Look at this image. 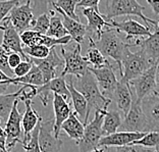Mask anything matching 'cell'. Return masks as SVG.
<instances>
[{
	"instance_id": "43",
	"label": "cell",
	"mask_w": 159,
	"mask_h": 152,
	"mask_svg": "<svg viewBox=\"0 0 159 152\" xmlns=\"http://www.w3.org/2000/svg\"><path fill=\"white\" fill-rule=\"evenodd\" d=\"M21 61H23V59H21V56L19 53L11 52V53L8 54V66L12 71L19 66Z\"/></svg>"
},
{
	"instance_id": "16",
	"label": "cell",
	"mask_w": 159,
	"mask_h": 152,
	"mask_svg": "<svg viewBox=\"0 0 159 152\" xmlns=\"http://www.w3.org/2000/svg\"><path fill=\"white\" fill-rule=\"evenodd\" d=\"M30 58L35 66H37L40 68V71H42L45 84L50 82L54 78L59 77L57 70L64 66V60L60 58L55 48H51L49 55L44 59H37L32 58V57H30Z\"/></svg>"
},
{
	"instance_id": "4",
	"label": "cell",
	"mask_w": 159,
	"mask_h": 152,
	"mask_svg": "<svg viewBox=\"0 0 159 152\" xmlns=\"http://www.w3.org/2000/svg\"><path fill=\"white\" fill-rule=\"evenodd\" d=\"M152 64L154 63L142 50L139 49L137 52H132L129 50V46L126 47L121 61L122 75L120 80L129 83L146 71Z\"/></svg>"
},
{
	"instance_id": "17",
	"label": "cell",
	"mask_w": 159,
	"mask_h": 152,
	"mask_svg": "<svg viewBox=\"0 0 159 152\" xmlns=\"http://www.w3.org/2000/svg\"><path fill=\"white\" fill-rule=\"evenodd\" d=\"M83 16H84L88 23L86 26L87 36L92 40H98L101 37V34L104 31V27L110 28V23L104 19L100 12H96L93 8H83ZM86 36V37H87Z\"/></svg>"
},
{
	"instance_id": "6",
	"label": "cell",
	"mask_w": 159,
	"mask_h": 152,
	"mask_svg": "<svg viewBox=\"0 0 159 152\" xmlns=\"http://www.w3.org/2000/svg\"><path fill=\"white\" fill-rule=\"evenodd\" d=\"M133 91V90H132ZM120 132H133V133H148L149 126H148L147 118L143 111L142 103L135 96L133 92V102L129 113H126L122 119L121 126L119 127Z\"/></svg>"
},
{
	"instance_id": "24",
	"label": "cell",
	"mask_w": 159,
	"mask_h": 152,
	"mask_svg": "<svg viewBox=\"0 0 159 152\" xmlns=\"http://www.w3.org/2000/svg\"><path fill=\"white\" fill-rule=\"evenodd\" d=\"M25 105H26V110H25L23 119H21V128H23V140L20 141V144H26L31 138V134L34 131L35 128L41 121L42 117L36 113L32 107V100H25Z\"/></svg>"
},
{
	"instance_id": "27",
	"label": "cell",
	"mask_w": 159,
	"mask_h": 152,
	"mask_svg": "<svg viewBox=\"0 0 159 152\" xmlns=\"http://www.w3.org/2000/svg\"><path fill=\"white\" fill-rule=\"evenodd\" d=\"M99 110V109H98ZM104 114V119L102 124V130L104 133V136L111 135L113 133H116L119 127L121 126L124 115L119 110L116 109H100Z\"/></svg>"
},
{
	"instance_id": "10",
	"label": "cell",
	"mask_w": 159,
	"mask_h": 152,
	"mask_svg": "<svg viewBox=\"0 0 159 152\" xmlns=\"http://www.w3.org/2000/svg\"><path fill=\"white\" fill-rule=\"evenodd\" d=\"M20 100L17 99L14 103L12 107V110L10 113L8 118L5 122L4 131L6 133V147L7 151L10 152V150L13 147H16L17 143L21 141V135H23V128H21V119H23V115L19 111V105Z\"/></svg>"
},
{
	"instance_id": "22",
	"label": "cell",
	"mask_w": 159,
	"mask_h": 152,
	"mask_svg": "<svg viewBox=\"0 0 159 152\" xmlns=\"http://www.w3.org/2000/svg\"><path fill=\"white\" fill-rule=\"evenodd\" d=\"M51 6H52V9L55 10V12L62 17V20H63L62 24H63L64 28H66L67 34L71 37V39L77 42L78 44H81V43L84 42V40L87 36V31H86L85 25H83L81 21H77L68 16H66L59 7H57L55 4H54V2L51 3Z\"/></svg>"
},
{
	"instance_id": "47",
	"label": "cell",
	"mask_w": 159,
	"mask_h": 152,
	"mask_svg": "<svg viewBox=\"0 0 159 152\" xmlns=\"http://www.w3.org/2000/svg\"><path fill=\"white\" fill-rule=\"evenodd\" d=\"M10 79H12V78L8 77V76L5 75L1 70H0V83H7ZM7 84H8V83H7Z\"/></svg>"
},
{
	"instance_id": "12",
	"label": "cell",
	"mask_w": 159,
	"mask_h": 152,
	"mask_svg": "<svg viewBox=\"0 0 159 152\" xmlns=\"http://www.w3.org/2000/svg\"><path fill=\"white\" fill-rule=\"evenodd\" d=\"M88 70L95 77L100 88V91L102 92L104 96L110 99L118 82L116 75L114 73V67L110 63H108L107 66L100 68H94L89 67Z\"/></svg>"
},
{
	"instance_id": "18",
	"label": "cell",
	"mask_w": 159,
	"mask_h": 152,
	"mask_svg": "<svg viewBox=\"0 0 159 152\" xmlns=\"http://www.w3.org/2000/svg\"><path fill=\"white\" fill-rule=\"evenodd\" d=\"M154 29V32L151 33L149 37L136 39L129 44L131 47H139V49L146 54L148 58L153 63H156L159 61V24Z\"/></svg>"
},
{
	"instance_id": "28",
	"label": "cell",
	"mask_w": 159,
	"mask_h": 152,
	"mask_svg": "<svg viewBox=\"0 0 159 152\" xmlns=\"http://www.w3.org/2000/svg\"><path fill=\"white\" fill-rule=\"evenodd\" d=\"M9 85H30V86H35V87H40L44 85V77H43L42 71H40V68L33 64L31 71L29 73L24 76L21 78H12L10 79L8 82Z\"/></svg>"
},
{
	"instance_id": "36",
	"label": "cell",
	"mask_w": 159,
	"mask_h": 152,
	"mask_svg": "<svg viewBox=\"0 0 159 152\" xmlns=\"http://www.w3.org/2000/svg\"><path fill=\"white\" fill-rule=\"evenodd\" d=\"M50 48L44 45H35L32 47H25L24 52L27 55L31 56L32 58H37V59H44L50 53Z\"/></svg>"
},
{
	"instance_id": "40",
	"label": "cell",
	"mask_w": 159,
	"mask_h": 152,
	"mask_svg": "<svg viewBox=\"0 0 159 152\" xmlns=\"http://www.w3.org/2000/svg\"><path fill=\"white\" fill-rule=\"evenodd\" d=\"M33 61L30 60L26 61V60H23L17 66L16 68L13 70V74H14V78H21L24 76H26L29 71H31L32 67H33Z\"/></svg>"
},
{
	"instance_id": "1",
	"label": "cell",
	"mask_w": 159,
	"mask_h": 152,
	"mask_svg": "<svg viewBox=\"0 0 159 152\" xmlns=\"http://www.w3.org/2000/svg\"><path fill=\"white\" fill-rule=\"evenodd\" d=\"M89 46L96 47L105 57L112 58L117 64L118 71L122 75L121 61L126 47H131V44L121 40L118 36V32L114 28H108L104 30L98 40H92L88 38Z\"/></svg>"
},
{
	"instance_id": "32",
	"label": "cell",
	"mask_w": 159,
	"mask_h": 152,
	"mask_svg": "<svg viewBox=\"0 0 159 152\" xmlns=\"http://www.w3.org/2000/svg\"><path fill=\"white\" fill-rule=\"evenodd\" d=\"M131 145H138L146 149H155L159 146V132H148L141 139L133 142Z\"/></svg>"
},
{
	"instance_id": "37",
	"label": "cell",
	"mask_w": 159,
	"mask_h": 152,
	"mask_svg": "<svg viewBox=\"0 0 159 152\" xmlns=\"http://www.w3.org/2000/svg\"><path fill=\"white\" fill-rule=\"evenodd\" d=\"M33 2V12L34 16H38L40 14L49 12L50 9H52L51 3L55 2V0H31Z\"/></svg>"
},
{
	"instance_id": "41",
	"label": "cell",
	"mask_w": 159,
	"mask_h": 152,
	"mask_svg": "<svg viewBox=\"0 0 159 152\" xmlns=\"http://www.w3.org/2000/svg\"><path fill=\"white\" fill-rule=\"evenodd\" d=\"M113 152H150V149H146L144 147H141L138 145H126L120 147H113Z\"/></svg>"
},
{
	"instance_id": "15",
	"label": "cell",
	"mask_w": 159,
	"mask_h": 152,
	"mask_svg": "<svg viewBox=\"0 0 159 152\" xmlns=\"http://www.w3.org/2000/svg\"><path fill=\"white\" fill-rule=\"evenodd\" d=\"M110 28H114L118 33L125 34V40H128V43L131 41H135L136 39L149 37L151 35L150 28L143 26L139 21H134L132 19H128L124 21H115L113 20L109 21Z\"/></svg>"
},
{
	"instance_id": "2",
	"label": "cell",
	"mask_w": 159,
	"mask_h": 152,
	"mask_svg": "<svg viewBox=\"0 0 159 152\" xmlns=\"http://www.w3.org/2000/svg\"><path fill=\"white\" fill-rule=\"evenodd\" d=\"M73 83L75 88L85 97L88 102V118L93 109H95V111L98 109H108L109 104L112 101L104 96L100 91L98 83L89 70L84 76L75 78V81H73Z\"/></svg>"
},
{
	"instance_id": "21",
	"label": "cell",
	"mask_w": 159,
	"mask_h": 152,
	"mask_svg": "<svg viewBox=\"0 0 159 152\" xmlns=\"http://www.w3.org/2000/svg\"><path fill=\"white\" fill-rule=\"evenodd\" d=\"M141 103L149 126V132H159V94L154 93L145 97Z\"/></svg>"
},
{
	"instance_id": "39",
	"label": "cell",
	"mask_w": 159,
	"mask_h": 152,
	"mask_svg": "<svg viewBox=\"0 0 159 152\" xmlns=\"http://www.w3.org/2000/svg\"><path fill=\"white\" fill-rule=\"evenodd\" d=\"M20 0H8V1H0V24L10 13L14 6L19 5Z\"/></svg>"
},
{
	"instance_id": "14",
	"label": "cell",
	"mask_w": 159,
	"mask_h": 152,
	"mask_svg": "<svg viewBox=\"0 0 159 152\" xmlns=\"http://www.w3.org/2000/svg\"><path fill=\"white\" fill-rule=\"evenodd\" d=\"M51 92L63 97L67 102L70 101V93L68 91L67 83L66 82L64 77L59 76V77L52 79L51 81L46 83V84L37 87V96L41 99L44 106L48 105V102L50 99L49 96Z\"/></svg>"
},
{
	"instance_id": "26",
	"label": "cell",
	"mask_w": 159,
	"mask_h": 152,
	"mask_svg": "<svg viewBox=\"0 0 159 152\" xmlns=\"http://www.w3.org/2000/svg\"><path fill=\"white\" fill-rule=\"evenodd\" d=\"M61 131H63L70 139L79 142L83 138L85 132V125L78 118V115L71 113L61 126Z\"/></svg>"
},
{
	"instance_id": "38",
	"label": "cell",
	"mask_w": 159,
	"mask_h": 152,
	"mask_svg": "<svg viewBox=\"0 0 159 152\" xmlns=\"http://www.w3.org/2000/svg\"><path fill=\"white\" fill-rule=\"evenodd\" d=\"M8 52L0 45V70L10 78H14L13 71L8 66Z\"/></svg>"
},
{
	"instance_id": "19",
	"label": "cell",
	"mask_w": 159,
	"mask_h": 152,
	"mask_svg": "<svg viewBox=\"0 0 159 152\" xmlns=\"http://www.w3.org/2000/svg\"><path fill=\"white\" fill-rule=\"evenodd\" d=\"M110 100L115 102L117 110L120 111L121 114L125 117L129 113L133 102V91L129 83L118 80L115 90L110 97Z\"/></svg>"
},
{
	"instance_id": "35",
	"label": "cell",
	"mask_w": 159,
	"mask_h": 152,
	"mask_svg": "<svg viewBox=\"0 0 159 152\" xmlns=\"http://www.w3.org/2000/svg\"><path fill=\"white\" fill-rule=\"evenodd\" d=\"M43 119V118H42ZM42 119L39 122V124L35 128V130L31 134V138L26 144H21V146L25 149V152H41L39 146V133L40 128H41V122Z\"/></svg>"
},
{
	"instance_id": "8",
	"label": "cell",
	"mask_w": 159,
	"mask_h": 152,
	"mask_svg": "<svg viewBox=\"0 0 159 152\" xmlns=\"http://www.w3.org/2000/svg\"><path fill=\"white\" fill-rule=\"evenodd\" d=\"M0 30L3 32V38L1 44L3 48L8 53L11 52L19 53L24 60L26 61L30 60V57L24 52L23 44H21V40H20V34L16 30V28L12 26L10 21L7 17H5L1 21Z\"/></svg>"
},
{
	"instance_id": "3",
	"label": "cell",
	"mask_w": 159,
	"mask_h": 152,
	"mask_svg": "<svg viewBox=\"0 0 159 152\" xmlns=\"http://www.w3.org/2000/svg\"><path fill=\"white\" fill-rule=\"evenodd\" d=\"M143 10L144 6L137 0H105L103 13L101 14L108 23L117 16H138L145 21L146 27H149V25H152L154 28L157 27L159 21L147 17Z\"/></svg>"
},
{
	"instance_id": "31",
	"label": "cell",
	"mask_w": 159,
	"mask_h": 152,
	"mask_svg": "<svg viewBox=\"0 0 159 152\" xmlns=\"http://www.w3.org/2000/svg\"><path fill=\"white\" fill-rule=\"evenodd\" d=\"M89 64H92L94 68H100L102 67L107 66L108 60L106 57L101 53L96 47H90V49L87 51L86 56H84Z\"/></svg>"
},
{
	"instance_id": "44",
	"label": "cell",
	"mask_w": 159,
	"mask_h": 152,
	"mask_svg": "<svg viewBox=\"0 0 159 152\" xmlns=\"http://www.w3.org/2000/svg\"><path fill=\"white\" fill-rule=\"evenodd\" d=\"M6 140H7L6 133L4 131V129L1 127V121H0V148H1L2 150H4V151H7ZM7 152H8V151H7Z\"/></svg>"
},
{
	"instance_id": "46",
	"label": "cell",
	"mask_w": 159,
	"mask_h": 152,
	"mask_svg": "<svg viewBox=\"0 0 159 152\" xmlns=\"http://www.w3.org/2000/svg\"><path fill=\"white\" fill-rule=\"evenodd\" d=\"M155 84H156V87H155V93L159 94V61H158L157 67H156V74H155Z\"/></svg>"
},
{
	"instance_id": "23",
	"label": "cell",
	"mask_w": 159,
	"mask_h": 152,
	"mask_svg": "<svg viewBox=\"0 0 159 152\" xmlns=\"http://www.w3.org/2000/svg\"><path fill=\"white\" fill-rule=\"evenodd\" d=\"M53 110H54V135L59 138L61 132V126L63 122L70 117L71 109L68 102L60 95H53Z\"/></svg>"
},
{
	"instance_id": "49",
	"label": "cell",
	"mask_w": 159,
	"mask_h": 152,
	"mask_svg": "<svg viewBox=\"0 0 159 152\" xmlns=\"http://www.w3.org/2000/svg\"><path fill=\"white\" fill-rule=\"evenodd\" d=\"M92 152H108L107 151V149L106 148H97V149H95V150H93Z\"/></svg>"
},
{
	"instance_id": "45",
	"label": "cell",
	"mask_w": 159,
	"mask_h": 152,
	"mask_svg": "<svg viewBox=\"0 0 159 152\" xmlns=\"http://www.w3.org/2000/svg\"><path fill=\"white\" fill-rule=\"evenodd\" d=\"M147 2L151 6L153 12L156 16H159V0H147Z\"/></svg>"
},
{
	"instance_id": "30",
	"label": "cell",
	"mask_w": 159,
	"mask_h": 152,
	"mask_svg": "<svg viewBox=\"0 0 159 152\" xmlns=\"http://www.w3.org/2000/svg\"><path fill=\"white\" fill-rule=\"evenodd\" d=\"M50 25H49V29L47 31V36L52 38H63L67 36V32L64 28L62 21H61V17L59 16V14L57 13L55 10L50 9Z\"/></svg>"
},
{
	"instance_id": "9",
	"label": "cell",
	"mask_w": 159,
	"mask_h": 152,
	"mask_svg": "<svg viewBox=\"0 0 159 152\" xmlns=\"http://www.w3.org/2000/svg\"><path fill=\"white\" fill-rule=\"evenodd\" d=\"M157 63L152 64L146 71L139 76L138 78L129 82V86L133 90L135 96L142 101L145 97L155 93V74H156Z\"/></svg>"
},
{
	"instance_id": "51",
	"label": "cell",
	"mask_w": 159,
	"mask_h": 152,
	"mask_svg": "<svg viewBox=\"0 0 159 152\" xmlns=\"http://www.w3.org/2000/svg\"><path fill=\"white\" fill-rule=\"evenodd\" d=\"M0 1H8V0H0Z\"/></svg>"
},
{
	"instance_id": "11",
	"label": "cell",
	"mask_w": 159,
	"mask_h": 152,
	"mask_svg": "<svg viewBox=\"0 0 159 152\" xmlns=\"http://www.w3.org/2000/svg\"><path fill=\"white\" fill-rule=\"evenodd\" d=\"M6 17L20 34L30 30L35 19L33 8L31 6V0H27L24 4L14 6Z\"/></svg>"
},
{
	"instance_id": "20",
	"label": "cell",
	"mask_w": 159,
	"mask_h": 152,
	"mask_svg": "<svg viewBox=\"0 0 159 152\" xmlns=\"http://www.w3.org/2000/svg\"><path fill=\"white\" fill-rule=\"evenodd\" d=\"M146 133H133V132H116L111 135L103 136L99 142L101 148H113L131 145L133 142L141 139Z\"/></svg>"
},
{
	"instance_id": "33",
	"label": "cell",
	"mask_w": 159,
	"mask_h": 152,
	"mask_svg": "<svg viewBox=\"0 0 159 152\" xmlns=\"http://www.w3.org/2000/svg\"><path fill=\"white\" fill-rule=\"evenodd\" d=\"M80 1L81 0H55L54 4L57 7H59L66 16L71 17L73 20L81 21H80V16H77V13H75V7L78 6Z\"/></svg>"
},
{
	"instance_id": "29",
	"label": "cell",
	"mask_w": 159,
	"mask_h": 152,
	"mask_svg": "<svg viewBox=\"0 0 159 152\" xmlns=\"http://www.w3.org/2000/svg\"><path fill=\"white\" fill-rule=\"evenodd\" d=\"M23 88H20L16 92L0 95V121L6 122L16 101L19 99Z\"/></svg>"
},
{
	"instance_id": "13",
	"label": "cell",
	"mask_w": 159,
	"mask_h": 152,
	"mask_svg": "<svg viewBox=\"0 0 159 152\" xmlns=\"http://www.w3.org/2000/svg\"><path fill=\"white\" fill-rule=\"evenodd\" d=\"M63 141L54 135V119L43 121L39 133V146L41 152H59Z\"/></svg>"
},
{
	"instance_id": "5",
	"label": "cell",
	"mask_w": 159,
	"mask_h": 152,
	"mask_svg": "<svg viewBox=\"0 0 159 152\" xmlns=\"http://www.w3.org/2000/svg\"><path fill=\"white\" fill-rule=\"evenodd\" d=\"M104 119L103 113L99 110L95 111V115L91 122L85 126V132L83 138L77 142L80 152H92L99 147V142L104 136L102 124Z\"/></svg>"
},
{
	"instance_id": "42",
	"label": "cell",
	"mask_w": 159,
	"mask_h": 152,
	"mask_svg": "<svg viewBox=\"0 0 159 152\" xmlns=\"http://www.w3.org/2000/svg\"><path fill=\"white\" fill-rule=\"evenodd\" d=\"M101 0H81L79 2L78 6L79 7H83V8H93L95 9L96 12H100L99 9V3Z\"/></svg>"
},
{
	"instance_id": "34",
	"label": "cell",
	"mask_w": 159,
	"mask_h": 152,
	"mask_svg": "<svg viewBox=\"0 0 159 152\" xmlns=\"http://www.w3.org/2000/svg\"><path fill=\"white\" fill-rule=\"evenodd\" d=\"M50 16H51L50 12H46L40 14L38 16H35L30 30L37 32L41 35H46L50 25Z\"/></svg>"
},
{
	"instance_id": "48",
	"label": "cell",
	"mask_w": 159,
	"mask_h": 152,
	"mask_svg": "<svg viewBox=\"0 0 159 152\" xmlns=\"http://www.w3.org/2000/svg\"><path fill=\"white\" fill-rule=\"evenodd\" d=\"M9 86L10 85L7 84V83H0V95H1V94H4V92L6 91Z\"/></svg>"
},
{
	"instance_id": "25",
	"label": "cell",
	"mask_w": 159,
	"mask_h": 152,
	"mask_svg": "<svg viewBox=\"0 0 159 152\" xmlns=\"http://www.w3.org/2000/svg\"><path fill=\"white\" fill-rule=\"evenodd\" d=\"M67 88H68V91L70 93V100L73 101L75 113L82 118L83 124L86 126L88 124V119H89L88 117H87V113H88V102H87L85 97L75 88L73 81H70L67 83Z\"/></svg>"
},
{
	"instance_id": "50",
	"label": "cell",
	"mask_w": 159,
	"mask_h": 152,
	"mask_svg": "<svg viewBox=\"0 0 159 152\" xmlns=\"http://www.w3.org/2000/svg\"><path fill=\"white\" fill-rule=\"evenodd\" d=\"M150 152H159V146H158V147H156V148H155V149L151 150Z\"/></svg>"
},
{
	"instance_id": "7",
	"label": "cell",
	"mask_w": 159,
	"mask_h": 152,
	"mask_svg": "<svg viewBox=\"0 0 159 152\" xmlns=\"http://www.w3.org/2000/svg\"><path fill=\"white\" fill-rule=\"evenodd\" d=\"M82 47L81 44L75 46L73 50H66L61 46V54L64 60L63 71L60 73L61 77H66L67 75L75 76V78L82 77L88 71L89 63L84 56L81 54Z\"/></svg>"
}]
</instances>
